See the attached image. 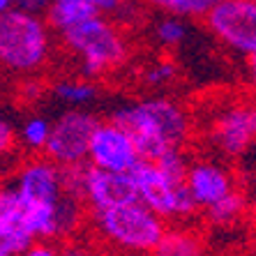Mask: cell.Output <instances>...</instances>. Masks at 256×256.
<instances>
[{
  "mask_svg": "<svg viewBox=\"0 0 256 256\" xmlns=\"http://www.w3.org/2000/svg\"><path fill=\"white\" fill-rule=\"evenodd\" d=\"M111 120L130 134L143 162H155L166 150L182 148L192 134L190 111L171 97H148L122 104Z\"/></svg>",
  "mask_w": 256,
  "mask_h": 256,
  "instance_id": "cell-1",
  "label": "cell"
},
{
  "mask_svg": "<svg viewBox=\"0 0 256 256\" xmlns=\"http://www.w3.org/2000/svg\"><path fill=\"white\" fill-rule=\"evenodd\" d=\"M70 54L81 62L84 78H100L118 70L130 58V44L118 24L104 18L102 14L86 18L84 24L60 32Z\"/></svg>",
  "mask_w": 256,
  "mask_h": 256,
  "instance_id": "cell-2",
  "label": "cell"
},
{
  "mask_svg": "<svg viewBox=\"0 0 256 256\" xmlns=\"http://www.w3.org/2000/svg\"><path fill=\"white\" fill-rule=\"evenodd\" d=\"M51 28L40 14L10 10L0 14V65L16 74H32L51 56Z\"/></svg>",
  "mask_w": 256,
  "mask_h": 256,
  "instance_id": "cell-3",
  "label": "cell"
},
{
  "mask_svg": "<svg viewBox=\"0 0 256 256\" xmlns=\"http://www.w3.org/2000/svg\"><path fill=\"white\" fill-rule=\"evenodd\" d=\"M92 224L106 242L130 254H150L166 228L164 220L136 198L92 212Z\"/></svg>",
  "mask_w": 256,
  "mask_h": 256,
  "instance_id": "cell-4",
  "label": "cell"
},
{
  "mask_svg": "<svg viewBox=\"0 0 256 256\" xmlns=\"http://www.w3.org/2000/svg\"><path fill=\"white\" fill-rule=\"evenodd\" d=\"M130 180L134 187V196L146 208H150L164 222L187 220L198 212L196 203L192 201L185 182L171 180L155 166V162H138L130 171Z\"/></svg>",
  "mask_w": 256,
  "mask_h": 256,
  "instance_id": "cell-5",
  "label": "cell"
},
{
  "mask_svg": "<svg viewBox=\"0 0 256 256\" xmlns=\"http://www.w3.org/2000/svg\"><path fill=\"white\" fill-rule=\"evenodd\" d=\"M210 32L233 54L254 60L256 0H217L206 14Z\"/></svg>",
  "mask_w": 256,
  "mask_h": 256,
  "instance_id": "cell-6",
  "label": "cell"
},
{
  "mask_svg": "<svg viewBox=\"0 0 256 256\" xmlns=\"http://www.w3.org/2000/svg\"><path fill=\"white\" fill-rule=\"evenodd\" d=\"M97 122L100 118L84 108H70L65 114H60L51 122L46 146H44V157H48L58 166L86 164L88 143Z\"/></svg>",
  "mask_w": 256,
  "mask_h": 256,
  "instance_id": "cell-7",
  "label": "cell"
},
{
  "mask_svg": "<svg viewBox=\"0 0 256 256\" xmlns=\"http://www.w3.org/2000/svg\"><path fill=\"white\" fill-rule=\"evenodd\" d=\"M256 138V111L250 102H233L214 116L210 125V143L224 157H242Z\"/></svg>",
  "mask_w": 256,
  "mask_h": 256,
  "instance_id": "cell-8",
  "label": "cell"
},
{
  "mask_svg": "<svg viewBox=\"0 0 256 256\" xmlns=\"http://www.w3.org/2000/svg\"><path fill=\"white\" fill-rule=\"evenodd\" d=\"M138 162L141 157L130 134L120 125H116L114 120H104V122L100 120L90 136L86 164L111 173H130Z\"/></svg>",
  "mask_w": 256,
  "mask_h": 256,
  "instance_id": "cell-9",
  "label": "cell"
},
{
  "mask_svg": "<svg viewBox=\"0 0 256 256\" xmlns=\"http://www.w3.org/2000/svg\"><path fill=\"white\" fill-rule=\"evenodd\" d=\"M12 190L26 206H56L62 196L60 166L42 155L28 157L16 166Z\"/></svg>",
  "mask_w": 256,
  "mask_h": 256,
  "instance_id": "cell-10",
  "label": "cell"
},
{
  "mask_svg": "<svg viewBox=\"0 0 256 256\" xmlns=\"http://www.w3.org/2000/svg\"><path fill=\"white\" fill-rule=\"evenodd\" d=\"M185 187L192 201L196 203V208L206 210L236 190V178L224 164L203 157L190 162L185 173Z\"/></svg>",
  "mask_w": 256,
  "mask_h": 256,
  "instance_id": "cell-11",
  "label": "cell"
},
{
  "mask_svg": "<svg viewBox=\"0 0 256 256\" xmlns=\"http://www.w3.org/2000/svg\"><path fill=\"white\" fill-rule=\"evenodd\" d=\"M132 198L136 196H134L130 173H111L95 166H86L84 203L90 208V212L111 208V206L132 201Z\"/></svg>",
  "mask_w": 256,
  "mask_h": 256,
  "instance_id": "cell-12",
  "label": "cell"
},
{
  "mask_svg": "<svg viewBox=\"0 0 256 256\" xmlns=\"http://www.w3.org/2000/svg\"><path fill=\"white\" fill-rule=\"evenodd\" d=\"M30 242H35L26 228L24 206L12 187H2L0 196V256H21Z\"/></svg>",
  "mask_w": 256,
  "mask_h": 256,
  "instance_id": "cell-13",
  "label": "cell"
},
{
  "mask_svg": "<svg viewBox=\"0 0 256 256\" xmlns=\"http://www.w3.org/2000/svg\"><path fill=\"white\" fill-rule=\"evenodd\" d=\"M203 238L192 228H164L162 238L150 250V256H203Z\"/></svg>",
  "mask_w": 256,
  "mask_h": 256,
  "instance_id": "cell-14",
  "label": "cell"
},
{
  "mask_svg": "<svg viewBox=\"0 0 256 256\" xmlns=\"http://www.w3.org/2000/svg\"><path fill=\"white\" fill-rule=\"evenodd\" d=\"M44 14H46L48 28L65 32V30L84 24L86 18L95 16L100 12L88 2H81V0H51V5H48V10Z\"/></svg>",
  "mask_w": 256,
  "mask_h": 256,
  "instance_id": "cell-15",
  "label": "cell"
},
{
  "mask_svg": "<svg viewBox=\"0 0 256 256\" xmlns=\"http://www.w3.org/2000/svg\"><path fill=\"white\" fill-rule=\"evenodd\" d=\"M247 206H250V203H247V196L236 187L231 194H226L222 201L212 203V206L206 208L203 212H206V220H208L212 226L228 228L242 220L244 212H247Z\"/></svg>",
  "mask_w": 256,
  "mask_h": 256,
  "instance_id": "cell-16",
  "label": "cell"
},
{
  "mask_svg": "<svg viewBox=\"0 0 256 256\" xmlns=\"http://www.w3.org/2000/svg\"><path fill=\"white\" fill-rule=\"evenodd\" d=\"M51 92L60 102L70 104L72 108H81L97 100V88L90 84L88 78H65V81H58Z\"/></svg>",
  "mask_w": 256,
  "mask_h": 256,
  "instance_id": "cell-17",
  "label": "cell"
},
{
  "mask_svg": "<svg viewBox=\"0 0 256 256\" xmlns=\"http://www.w3.org/2000/svg\"><path fill=\"white\" fill-rule=\"evenodd\" d=\"M168 16L180 18H203L217 0H141Z\"/></svg>",
  "mask_w": 256,
  "mask_h": 256,
  "instance_id": "cell-18",
  "label": "cell"
},
{
  "mask_svg": "<svg viewBox=\"0 0 256 256\" xmlns=\"http://www.w3.org/2000/svg\"><path fill=\"white\" fill-rule=\"evenodd\" d=\"M48 130H51V122H48L44 116H30L24 120V125L18 127L16 132V141L24 146L28 152H44V146H46L48 138Z\"/></svg>",
  "mask_w": 256,
  "mask_h": 256,
  "instance_id": "cell-19",
  "label": "cell"
},
{
  "mask_svg": "<svg viewBox=\"0 0 256 256\" xmlns=\"http://www.w3.org/2000/svg\"><path fill=\"white\" fill-rule=\"evenodd\" d=\"M176 78H178V65L168 58L155 60L141 72V81L146 88H166Z\"/></svg>",
  "mask_w": 256,
  "mask_h": 256,
  "instance_id": "cell-20",
  "label": "cell"
},
{
  "mask_svg": "<svg viewBox=\"0 0 256 256\" xmlns=\"http://www.w3.org/2000/svg\"><path fill=\"white\" fill-rule=\"evenodd\" d=\"M187 32H190V28H187L185 18L180 16H164L162 21H157L155 26V40L162 44V46L166 48H173L178 46V44H182L187 40Z\"/></svg>",
  "mask_w": 256,
  "mask_h": 256,
  "instance_id": "cell-21",
  "label": "cell"
},
{
  "mask_svg": "<svg viewBox=\"0 0 256 256\" xmlns=\"http://www.w3.org/2000/svg\"><path fill=\"white\" fill-rule=\"evenodd\" d=\"M155 166L171 182H185V173H187V166H190V160L182 152V148H173V150H166L160 160H155Z\"/></svg>",
  "mask_w": 256,
  "mask_h": 256,
  "instance_id": "cell-22",
  "label": "cell"
},
{
  "mask_svg": "<svg viewBox=\"0 0 256 256\" xmlns=\"http://www.w3.org/2000/svg\"><path fill=\"white\" fill-rule=\"evenodd\" d=\"M16 130L5 116H0V162H7L16 155Z\"/></svg>",
  "mask_w": 256,
  "mask_h": 256,
  "instance_id": "cell-23",
  "label": "cell"
},
{
  "mask_svg": "<svg viewBox=\"0 0 256 256\" xmlns=\"http://www.w3.org/2000/svg\"><path fill=\"white\" fill-rule=\"evenodd\" d=\"M21 256H60L58 247L54 242H48V240H35V242H30L28 247L24 250Z\"/></svg>",
  "mask_w": 256,
  "mask_h": 256,
  "instance_id": "cell-24",
  "label": "cell"
},
{
  "mask_svg": "<svg viewBox=\"0 0 256 256\" xmlns=\"http://www.w3.org/2000/svg\"><path fill=\"white\" fill-rule=\"evenodd\" d=\"M48 5H51V0H12L14 10H21V12L28 14H40V16L48 10Z\"/></svg>",
  "mask_w": 256,
  "mask_h": 256,
  "instance_id": "cell-25",
  "label": "cell"
},
{
  "mask_svg": "<svg viewBox=\"0 0 256 256\" xmlns=\"http://www.w3.org/2000/svg\"><path fill=\"white\" fill-rule=\"evenodd\" d=\"M81 2L92 5L100 14H116L122 10V5H125L127 0H81Z\"/></svg>",
  "mask_w": 256,
  "mask_h": 256,
  "instance_id": "cell-26",
  "label": "cell"
},
{
  "mask_svg": "<svg viewBox=\"0 0 256 256\" xmlns=\"http://www.w3.org/2000/svg\"><path fill=\"white\" fill-rule=\"evenodd\" d=\"M42 92H44V86L40 84V81H35V78H28V81H24V86H21V97H24L26 102H37L42 97Z\"/></svg>",
  "mask_w": 256,
  "mask_h": 256,
  "instance_id": "cell-27",
  "label": "cell"
},
{
  "mask_svg": "<svg viewBox=\"0 0 256 256\" xmlns=\"http://www.w3.org/2000/svg\"><path fill=\"white\" fill-rule=\"evenodd\" d=\"M58 252H60V256H95L86 244H78V242H67Z\"/></svg>",
  "mask_w": 256,
  "mask_h": 256,
  "instance_id": "cell-28",
  "label": "cell"
},
{
  "mask_svg": "<svg viewBox=\"0 0 256 256\" xmlns=\"http://www.w3.org/2000/svg\"><path fill=\"white\" fill-rule=\"evenodd\" d=\"M12 10V0H0V14H5Z\"/></svg>",
  "mask_w": 256,
  "mask_h": 256,
  "instance_id": "cell-29",
  "label": "cell"
},
{
  "mask_svg": "<svg viewBox=\"0 0 256 256\" xmlns=\"http://www.w3.org/2000/svg\"><path fill=\"white\" fill-rule=\"evenodd\" d=\"M0 196H2V185H0Z\"/></svg>",
  "mask_w": 256,
  "mask_h": 256,
  "instance_id": "cell-30",
  "label": "cell"
}]
</instances>
